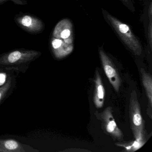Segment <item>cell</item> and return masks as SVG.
Returning a JSON list of instances; mask_svg holds the SVG:
<instances>
[{
  "label": "cell",
  "instance_id": "6da1fadb",
  "mask_svg": "<svg viewBox=\"0 0 152 152\" xmlns=\"http://www.w3.org/2000/svg\"><path fill=\"white\" fill-rule=\"evenodd\" d=\"M51 50L56 58H64L74 49L73 26L68 19L59 22L54 28L50 41Z\"/></svg>",
  "mask_w": 152,
  "mask_h": 152
},
{
  "label": "cell",
  "instance_id": "7a4b0ae2",
  "mask_svg": "<svg viewBox=\"0 0 152 152\" xmlns=\"http://www.w3.org/2000/svg\"><path fill=\"white\" fill-rule=\"evenodd\" d=\"M42 52L34 50L18 49L0 54V67L6 71L25 73L32 62L41 56Z\"/></svg>",
  "mask_w": 152,
  "mask_h": 152
},
{
  "label": "cell",
  "instance_id": "3957f363",
  "mask_svg": "<svg viewBox=\"0 0 152 152\" xmlns=\"http://www.w3.org/2000/svg\"><path fill=\"white\" fill-rule=\"evenodd\" d=\"M103 13L106 21L124 46L134 55L140 56L143 52L141 43L129 26L103 9Z\"/></svg>",
  "mask_w": 152,
  "mask_h": 152
},
{
  "label": "cell",
  "instance_id": "277c9868",
  "mask_svg": "<svg viewBox=\"0 0 152 152\" xmlns=\"http://www.w3.org/2000/svg\"><path fill=\"white\" fill-rule=\"evenodd\" d=\"M130 128L135 139L145 137V121L142 117L137 95L135 91L131 93L129 105Z\"/></svg>",
  "mask_w": 152,
  "mask_h": 152
},
{
  "label": "cell",
  "instance_id": "5b68a950",
  "mask_svg": "<svg viewBox=\"0 0 152 152\" xmlns=\"http://www.w3.org/2000/svg\"><path fill=\"white\" fill-rule=\"evenodd\" d=\"M16 23L28 33L37 34L41 33L45 28L44 22L36 16L20 12L15 18Z\"/></svg>",
  "mask_w": 152,
  "mask_h": 152
},
{
  "label": "cell",
  "instance_id": "8992f818",
  "mask_svg": "<svg viewBox=\"0 0 152 152\" xmlns=\"http://www.w3.org/2000/svg\"><path fill=\"white\" fill-rule=\"evenodd\" d=\"M99 53L106 75L115 91L118 92L122 80L117 68L111 58L104 51L103 48H99Z\"/></svg>",
  "mask_w": 152,
  "mask_h": 152
},
{
  "label": "cell",
  "instance_id": "52a82bcc",
  "mask_svg": "<svg viewBox=\"0 0 152 152\" xmlns=\"http://www.w3.org/2000/svg\"><path fill=\"white\" fill-rule=\"evenodd\" d=\"M100 120L103 129L107 134L110 135L114 139L118 141L124 140V135L121 130L118 128L113 114L111 107H107L101 113Z\"/></svg>",
  "mask_w": 152,
  "mask_h": 152
},
{
  "label": "cell",
  "instance_id": "ba28073f",
  "mask_svg": "<svg viewBox=\"0 0 152 152\" xmlns=\"http://www.w3.org/2000/svg\"><path fill=\"white\" fill-rule=\"evenodd\" d=\"M39 150L24 144L12 136H0V152H38Z\"/></svg>",
  "mask_w": 152,
  "mask_h": 152
},
{
  "label": "cell",
  "instance_id": "9c48e42d",
  "mask_svg": "<svg viewBox=\"0 0 152 152\" xmlns=\"http://www.w3.org/2000/svg\"><path fill=\"white\" fill-rule=\"evenodd\" d=\"M13 71H8L6 81L0 86V105L9 98L15 88L16 75Z\"/></svg>",
  "mask_w": 152,
  "mask_h": 152
},
{
  "label": "cell",
  "instance_id": "30bf717a",
  "mask_svg": "<svg viewBox=\"0 0 152 152\" xmlns=\"http://www.w3.org/2000/svg\"><path fill=\"white\" fill-rule=\"evenodd\" d=\"M94 83L95 88L93 96V101L96 107L101 108L104 106L105 91L101 76L99 72L98 71H96Z\"/></svg>",
  "mask_w": 152,
  "mask_h": 152
},
{
  "label": "cell",
  "instance_id": "8fae6325",
  "mask_svg": "<svg viewBox=\"0 0 152 152\" xmlns=\"http://www.w3.org/2000/svg\"><path fill=\"white\" fill-rule=\"evenodd\" d=\"M140 72L142 83L145 90L148 99V108L147 109V114L152 119V77L151 75L147 72L143 68L140 69Z\"/></svg>",
  "mask_w": 152,
  "mask_h": 152
},
{
  "label": "cell",
  "instance_id": "7c38bea8",
  "mask_svg": "<svg viewBox=\"0 0 152 152\" xmlns=\"http://www.w3.org/2000/svg\"><path fill=\"white\" fill-rule=\"evenodd\" d=\"M145 137L141 139H135V140L131 141L129 142H124L121 141L115 144L118 146L124 148L127 152H134L137 151L142 147L146 142Z\"/></svg>",
  "mask_w": 152,
  "mask_h": 152
},
{
  "label": "cell",
  "instance_id": "4fadbf2b",
  "mask_svg": "<svg viewBox=\"0 0 152 152\" xmlns=\"http://www.w3.org/2000/svg\"><path fill=\"white\" fill-rule=\"evenodd\" d=\"M9 2H12L15 5L20 6H26L27 4L26 0H0V6Z\"/></svg>",
  "mask_w": 152,
  "mask_h": 152
},
{
  "label": "cell",
  "instance_id": "5bb4252c",
  "mask_svg": "<svg viewBox=\"0 0 152 152\" xmlns=\"http://www.w3.org/2000/svg\"><path fill=\"white\" fill-rule=\"evenodd\" d=\"M121 1L124 5H126L127 7H130L131 5H132L131 2H130V0H120Z\"/></svg>",
  "mask_w": 152,
  "mask_h": 152
},
{
  "label": "cell",
  "instance_id": "9a60e30c",
  "mask_svg": "<svg viewBox=\"0 0 152 152\" xmlns=\"http://www.w3.org/2000/svg\"><path fill=\"white\" fill-rule=\"evenodd\" d=\"M6 70H4L3 68H1V67H0V72H5Z\"/></svg>",
  "mask_w": 152,
  "mask_h": 152
}]
</instances>
